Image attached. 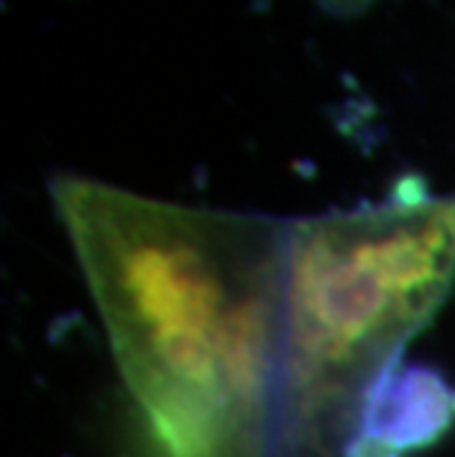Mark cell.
<instances>
[{"label": "cell", "instance_id": "6da1fadb", "mask_svg": "<svg viewBox=\"0 0 455 457\" xmlns=\"http://www.w3.org/2000/svg\"><path fill=\"white\" fill-rule=\"evenodd\" d=\"M115 366L169 457H275L290 219L56 174Z\"/></svg>", "mask_w": 455, "mask_h": 457}, {"label": "cell", "instance_id": "7a4b0ae2", "mask_svg": "<svg viewBox=\"0 0 455 457\" xmlns=\"http://www.w3.org/2000/svg\"><path fill=\"white\" fill-rule=\"evenodd\" d=\"M455 284V192L405 180L290 219L275 457H361L405 345Z\"/></svg>", "mask_w": 455, "mask_h": 457}, {"label": "cell", "instance_id": "3957f363", "mask_svg": "<svg viewBox=\"0 0 455 457\" xmlns=\"http://www.w3.org/2000/svg\"><path fill=\"white\" fill-rule=\"evenodd\" d=\"M319 6L328 9V12H337V15H355V12H364V9H370L373 4H379V0H316Z\"/></svg>", "mask_w": 455, "mask_h": 457}]
</instances>
